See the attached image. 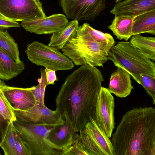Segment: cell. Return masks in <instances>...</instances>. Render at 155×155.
<instances>
[{"mask_svg": "<svg viewBox=\"0 0 155 155\" xmlns=\"http://www.w3.org/2000/svg\"><path fill=\"white\" fill-rule=\"evenodd\" d=\"M95 67L81 65L65 79L55 99L56 108L74 131L79 132L95 118L97 97L104 81Z\"/></svg>", "mask_w": 155, "mask_h": 155, "instance_id": "6da1fadb", "label": "cell"}, {"mask_svg": "<svg viewBox=\"0 0 155 155\" xmlns=\"http://www.w3.org/2000/svg\"><path fill=\"white\" fill-rule=\"evenodd\" d=\"M110 140L113 155H155V109L140 107L126 112Z\"/></svg>", "mask_w": 155, "mask_h": 155, "instance_id": "7a4b0ae2", "label": "cell"}, {"mask_svg": "<svg viewBox=\"0 0 155 155\" xmlns=\"http://www.w3.org/2000/svg\"><path fill=\"white\" fill-rule=\"evenodd\" d=\"M61 50L76 66L103 67L108 60V52L91 37L87 30L86 23L79 26L74 36Z\"/></svg>", "mask_w": 155, "mask_h": 155, "instance_id": "3957f363", "label": "cell"}, {"mask_svg": "<svg viewBox=\"0 0 155 155\" xmlns=\"http://www.w3.org/2000/svg\"><path fill=\"white\" fill-rule=\"evenodd\" d=\"M107 58L115 66L127 72L138 83L141 74L155 76V63L132 45L130 41L115 43L110 50Z\"/></svg>", "mask_w": 155, "mask_h": 155, "instance_id": "277c9868", "label": "cell"}, {"mask_svg": "<svg viewBox=\"0 0 155 155\" xmlns=\"http://www.w3.org/2000/svg\"><path fill=\"white\" fill-rule=\"evenodd\" d=\"M13 124L31 155H64L63 150L49 139V133L53 127L34 124L17 120L13 121Z\"/></svg>", "mask_w": 155, "mask_h": 155, "instance_id": "5b68a950", "label": "cell"}, {"mask_svg": "<svg viewBox=\"0 0 155 155\" xmlns=\"http://www.w3.org/2000/svg\"><path fill=\"white\" fill-rule=\"evenodd\" d=\"M79 132L78 136L74 142L87 155H113L111 140L95 118L91 117Z\"/></svg>", "mask_w": 155, "mask_h": 155, "instance_id": "8992f818", "label": "cell"}, {"mask_svg": "<svg viewBox=\"0 0 155 155\" xmlns=\"http://www.w3.org/2000/svg\"><path fill=\"white\" fill-rule=\"evenodd\" d=\"M25 52L32 63L55 71L70 70L74 67L71 60L59 50L38 41L28 44Z\"/></svg>", "mask_w": 155, "mask_h": 155, "instance_id": "52a82bcc", "label": "cell"}, {"mask_svg": "<svg viewBox=\"0 0 155 155\" xmlns=\"http://www.w3.org/2000/svg\"><path fill=\"white\" fill-rule=\"evenodd\" d=\"M0 14L21 22L46 17L40 0H0Z\"/></svg>", "mask_w": 155, "mask_h": 155, "instance_id": "ba28073f", "label": "cell"}, {"mask_svg": "<svg viewBox=\"0 0 155 155\" xmlns=\"http://www.w3.org/2000/svg\"><path fill=\"white\" fill-rule=\"evenodd\" d=\"M59 4L68 18L94 21L105 9L106 0H59Z\"/></svg>", "mask_w": 155, "mask_h": 155, "instance_id": "9c48e42d", "label": "cell"}, {"mask_svg": "<svg viewBox=\"0 0 155 155\" xmlns=\"http://www.w3.org/2000/svg\"><path fill=\"white\" fill-rule=\"evenodd\" d=\"M17 120L23 122L51 127L63 124L65 121L59 111L50 110L41 103L36 101L30 108L22 110L14 108Z\"/></svg>", "mask_w": 155, "mask_h": 155, "instance_id": "30bf717a", "label": "cell"}, {"mask_svg": "<svg viewBox=\"0 0 155 155\" xmlns=\"http://www.w3.org/2000/svg\"><path fill=\"white\" fill-rule=\"evenodd\" d=\"M114 98L107 88L101 87L97 97L95 118L110 138L115 127Z\"/></svg>", "mask_w": 155, "mask_h": 155, "instance_id": "8fae6325", "label": "cell"}, {"mask_svg": "<svg viewBox=\"0 0 155 155\" xmlns=\"http://www.w3.org/2000/svg\"><path fill=\"white\" fill-rule=\"evenodd\" d=\"M68 21L65 15L58 14L22 21L21 25L27 31L31 33L51 34L62 29Z\"/></svg>", "mask_w": 155, "mask_h": 155, "instance_id": "7c38bea8", "label": "cell"}, {"mask_svg": "<svg viewBox=\"0 0 155 155\" xmlns=\"http://www.w3.org/2000/svg\"><path fill=\"white\" fill-rule=\"evenodd\" d=\"M33 88V86L30 88H21L7 85L2 90L15 109L26 110L33 107L36 103L32 91Z\"/></svg>", "mask_w": 155, "mask_h": 155, "instance_id": "4fadbf2b", "label": "cell"}, {"mask_svg": "<svg viewBox=\"0 0 155 155\" xmlns=\"http://www.w3.org/2000/svg\"><path fill=\"white\" fill-rule=\"evenodd\" d=\"M155 9V0H124L116 3L110 13L115 15L135 16Z\"/></svg>", "mask_w": 155, "mask_h": 155, "instance_id": "5bb4252c", "label": "cell"}, {"mask_svg": "<svg viewBox=\"0 0 155 155\" xmlns=\"http://www.w3.org/2000/svg\"><path fill=\"white\" fill-rule=\"evenodd\" d=\"M65 121L63 124L53 127L49 134L50 140L63 150L64 155L79 135Z\"/></svg>", "mask_w": 155, "mask_h": 155, "instance_id": "9a60e30c", "label": "cell"}, {"mask_svg": "<svg viewBox=\"0 0 155 155\" xmlns=\"http://www.w3.org/2000/svg\"><path fill=\"white\" fill-rule=\"evenodd\" d=\"M107 89L117 97L122 98L127 97L134 89L130 75L122 68L117 67V70L111 74Z\"/></svg>", "mask_w": 155, "mask_h": 155, "instance_id": "2e32d148", "label": "cell"}, {"mask_svg": "<svg viewBox=\"0 0 155 155\" xmlns=\"http://www.w3.org/2000/svg\"><path fill=\"white\" fill-rule=\"evenodd\" d=\"M25 68V65L22 61L16 62L0 47V79L10 80L20 74Z\"/></svg>", "mask_w": 155, "mask_h": 155, "instance_id": "e0dca14e", "label": "cell"}, {"mask_svg": "<svg viewBox=\"0 0 155 155\" xmlns=\"http://www.w3.org/2000/svg\"><path fill=\"white\" fill-rule=\"evenodd\" d=\"M145 33L155 35V9L134 16L132 36Z\"/></svg>", "mask_w": 155, "mask_h": 155, "instance_id": "ac0fdd59", "label": "cell"}, {"mask_svg": "<svg viewBox=\"0 0 155 155\" xmlns=\"http://www.w3.org/2000/svg\"><path fill=\"white\" fill-rule=\"evenodd\" d=\"M134 16L115 15L108 28L118 39L127 41L132 36V30Z\"/></svg>", "mask_w": 155, "mask_h": 155, "instance_id": "d6986e66", "label": "cell"}, {"mask_svg": "<svg viewBox=\"0 0 155 155\" xmlns=\"http://www.w3.org/2000/svg\"><path fill=\"white\" fill-rule=\"evenodd\" d=\"M78 21L72 20L68 21L62 29L53 33L48 45L58 50L61 49L75 34L79 26Z\"/></svg>", "mask_w": 155, "mask_h": 155, "instance_id": "ffe728a7", "label": "cell"}, {"mask_svg": "<svg viewBox=\"0 0 155 155\" xmlns=\"http://www.w3.org/2000/svg\"><path fill=\"white\" fill-rule=\"evenodd\" d=\"M130 41L133 46L138 49L147 58L155 61V38L146 37L140 34L132 36Z\"/></svg>", "mask_w": 155, "mask_h": 155, "instance_id": "44dd1931", "label": "cell"}, {"mask_svg": "<svg viewBox=\"0 0 155 155\" xmlns=\"http://www.w3.org/2000/svg\"><path fill=\"white\" fill-rule=\"evenodd\" d=\"M15 130L13 121L9 122L3 130L0 147L5 155H17L15 147Z\"/></svg>", "mask_w": 155, "mask_h": 155, "instance_id": "7402d4cb", "label": "cell"}, {"mask_svg": "<svg viewBox=\"0 0 155 155\" xmlns=\"http://www.w3.org/2000/svg\"><path fill=\"white\" fill-rule=\"evenodd\" d=\"M0 47L16 62L19 63L21 61L18 45L7 30L0 29Z\"/></svg>", "mask_w": 155, "mask_h": 155, "instance_id": "603a6c76", "label": "cell"}, {"mask_svg": "<svg viewBox=\"0 0 155 155\" xmlns=\"http://www.w3.org/2000/svg\"><path fill=\"white\" fill-rule=\"evenodd\" d=\"M86 23L87 30L91 37L97 43L101 45L109 52L115 41L112 36L108 33H104L92 27Z\"/></svg>", "mask_w": 155, "mask_h": 155, "instance_id": "cb8c5ba5", "label": "cell"}, {"mask_svg": "<svg viewBox=\"0 0 155 155\" xmlns=\"http://www.w3.org/2000/svg\"><path fill=\"white\" fill-rule=\"evenodd\" d=\"M5 87L0 88V114L8 122L14 121L17 120L14 108L4 94L2 89Z\"/></svg>", "mask_w": 155, "mask_h": 155, "instance_id": "d4e9b609", "label": "cell"}, {"mask_svg": "<svg viewBox=\"0 0 155 155\" xmlns=\"http://www.w3.org/2000/svg\"><path fill=\"white\" fill-rule=\"evenodd\" d=\"M138 83L142 86L155 104V76L147 73L141 74Z\"/></svg>", "mask_w": 155, "mask_h": 155, "instance_id": "484cf974", "label": "cell"}, {"mask_svg": "<svg viewBox=\"0 0 155 155\" xmlns=\"http://www.w3.org/2000/svg\"><path fill=\"white\" fill-rule=\"evenodd\" d=\"M41 78L38 80L39 84L36 86H33L32 89L36 101L45 104V95L46 87L48 85L45 70L40 69Z\"/></svg>", "mask_w": 155, "mask_h": 155, "instance_id": "4316f807", "label": "cell"}, {"mask_svg": "<svg viewBox=\"0 0 155 155\" xmlns=\"http://www.w3.org/2000/svg\"><path fill=\"white\" fill-rule=\"evenodd\" d=\"M15 138L16 149L17 155H31L29 149L15 130Z\"/></svg>", "mask_w": 155, "mask_h": 155, "instance_id": "83f0119b", "label": "cell"}, {"mask_svg": "<svg viewBox=\"0 0 155 155\" xmlns=\"http://www.w3.org/2000/svg\"><path fill=\"white\" fill-rule=\"evenodd\" d=\"M19 23L17 21L9 19L0 14V29H5L10 28H19Z\"/></svg>", "mask_w": 155, "mask_h": 155, "instance_id": "f1b7e54d", "label": "cell"}, {"mask_svg": "<svg viewBox=\"0 0 155 155\" xmlns=\"http://www.w3.org/2000/svg\"><path fill=\"white\" fill-rule=\"evenodd\" d=\"M44 70L46 74L48 85L54 84V82L58 81L55 71L54 70L47 68H45Z\"/></svg>", "mask_w": 155, "mask_h": 155, "instance_id": "f546056e", "label": "cell"}, {"mask_svg": "<svg viewBox=\"0 0 155 155\" xmlns=\"http://www.w3.org/2000/svg\"><path fill=\"white\" fill-rule=\"evenodd\" d=\"M8 122L0 114V142L1 140L2 132Z\"/></svg>", "mask_w": 155, "mask_h": 155, "instance_id": "4dcf8cb0", "label": "cell"}, {"mask_svg": "<svg viewBox=\"0 0 155 155\" xmlns=\"http://www.w3.org/2000/svg\"><path fill=\"white\" fill-rule=\"evenodd\" d=\"M7 86L5 83L0 79V88H2Z\"/></svg>", "mask_w": 155, "mask_h": 155, "instance_id": "1f68e13d", "label": "cell"}, {"mask_svg": "<svg viewBox=\"0 0 155 155\" xmlns=\"http://www.w3.org/2000/svg\"><path fill=\"white\" fill-rule=\"evenodd\" d=\"M124 0H116L115 2L116 3H117Z\"/></svg>", "mask_w": 155, "mask_h": 155, "instance_id": "d6a6232c", "label": "cell"}, {"mask_svg": "<svg viewBox=\"0 0 155 155\" xmlns=\"http://www.w3.org/2000/svg\"><path fill=\"white\" fill-rule=\"evenodd\" d=\"M1 154V153H0V155Z\"/></svg>", "mask_w": 155, "mask_h": 155, "instance_id": "836d02e7", "label": "cell"}]
</instances>
